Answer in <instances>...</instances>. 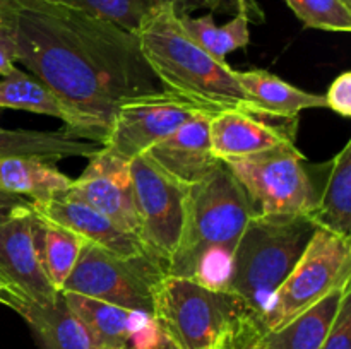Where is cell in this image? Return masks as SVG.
Here are the masks:
<instances>
[{"instance_id": "3", "label": "cell", "mask_w": 351, "mask_h": 349, "mask_svg": "<svg viewBox=\"0 0 351 349\" xmlns=\"http://www.w3.org/2000/svg\"><path fill=\"white\" fill-rule=\"evenodd\" d=\"M141 53L161 89L199 112L243 109L256 115L249 96L226 62L199 47L170 3H156L136 31Z\"/></svg>"}, {"instance_id": "19", "label": "cell", "mask_w": 351, "mask_h": 349, "mask_svg": "<svg viewBox=\"0 0 351 349\" xmlns=\"http://www.w3.org/2000/svg\"><path fill=\"white\" fill-rule=\"evenodd\" d=\"M72 178L62 173L53 161L34 156L0 157V190L45 202L64 194Z\"/></svg>"}, {"instance_id": "29", "label": "cell", "mask_w": 351, "mask_h": 349, "mask_svg": "<svg viewBox=\"0 0 351 349\" xmlns=\"http://www.w3.org/2000/svg\"><path fill=\"white\" fill-rule=\"evenodd\" d=\"M321 349H351V286L343 296L338 315Z\"/></svg>"}, {"instance_id": "7", "label": "cell", "mask_w": 351, "mask_h": 349, "mask_svg": "<svg viewBox=\"0 0 351 349\" xmlns=\"http://www.w3.org/2000/svg\"><path fill=\"white\" fill-rule=\"evenodd\" d=\"M165 276L167 267L149 253L120 257L86 242L60 293L84 294L125 310L153 313L154 291Z\"/></svg>"}, {"instance_id": "34", "label": "cell", "mask_w": 351, "mask_h": 349, "mask_svg": "<svg viewBox=\"0 0 351 349\" xmlns=\"http://www.w3.org/2000/svg\"><path fill=\"white\" fill-rule=\"evenodd\" d=\"M153 349H180L178 348L177 344H175L173 341H171L170 337H168V335H161V339H160V342H158L156 346H154Z\"/></svg>"}, {"instance_id": "5", "label": "cell", "mask_w": 351, "mask_h": 349, "mask_svg": "<svg viewBox=\"0 0 351 349\" xmlns=\"http://www.w3.org/2000/svg\"><path fill=\"white\" fill-rule=\"evenodd\" d=\"M242 185L252 216H308L319 204L331 161L312 164L295 144L223 159Z\"/></svg>"}, {"instance_id": "22", "label": "cell", "mask_w": 351, "mask_h": 349, "mask_svg": "<svg viewBox=\"0 0 351 349\" xmlns=\"http://www.w3.org/2000/svg\"><path fill=\"white\" fill-rule=\"evenodd\" d=\"M308 218L317 228L351 238V140L331 159L324 190Z\"/></svg>"}, {"instance_id": "27", "label": "cell", "mask_w": 351, "mask_h": 349, "mask_svg": "<svg viewBox=\"0 0 351 349\" xmlns=\"http://www.w3.org/2000/svg\"><path fill=\"white\" fill-rule=\"evenodd\" d=\"M53 3L82 9L95 16L108 19L136 33L143 17L156 5V0H47Z\"/></svg>"}, {"instance_id": "26", "label": "cell", "mask_w": 351, "mask_h": 349, "mask_svg": "<svg viewBox=\"0 0 351 349\" xmlns=\"http://www.w3.org/2000/svg\"><path fill=\"white\" fill-rule=\"evenodd\" d=\"M307 27L321 31H351V7L343 0H285Z\"/></svg>"}, {"instance_id": "2", "label": "cell", "mask_w": 351, "mask_h": 349, "mask_svg": "<svg viewBox=\"0 0 351 349\" xmlns=\"http://www.w3.org/2000/svg\"><path fill=\"white\" fill-rule=\"evenodd\" d=\"M250 216L242 185L219 161L208 177L189 187L180 238L167 274L230 291L233 253Z\"/></svg>"}, {"instance_id": "14", "label": "cell", "mask_w": 351, "mask_h": 349, "mask_svg": "<svg viewBox=\"0 0 351 349\" xmlns=\"http://www.w3.org/2000/svg\"><path fill=\"white\" fill-rule=\"evenodd\" d=\"M211 113H197L146 153L165 174L187 188L208 177L219 164L211 149Z\"/></svg>"}, {"instance_id": "31", "label": "cell", "mask_w": 351, "mask_h": 349, "mask_svg": "<svg viewBox=\"0 0 351 349\" xmlns=\"http://www.w3.org/2000/svg\"><path fill=\"white\" fill-rule=\"evenodd\" d=\"M16 67V50L10 31L7 26H0V77L14 74Z\"/></svg>"}, {"instance_id": "6", "label": "cell", "mask_w": 351, "mask_h": 349, "mask_svg": "<svg viewBox=\"0 0 351 349\" xmlns=\"http://www.w3.org/2000/svg\"><path fill=\"white\" fill-rule=\"evenodd\" d=\"M250 313L233 291H218L187 279L167 276L154 291L153 317L180 349H215L242 315Z\"/></svg>"}, {"instance_id": "23", "label": "cell", "mask_w": 351, "mask_h": 349, "mask_svg": "<svg viewBox=\"0 0 351 349\" xmlns=\"http://www.w3.org/2000/svg\"><path fill=\"white\" fill-rule=\"evenodd\" d=\"M178 17L192 40L219 62H226V57L230 53L239 48H245L250 41L247 10H239V14L223 26H218L215 23L213 12L201 17H192L191 14H178Z\"/></svg>"}, {"instance_id": "4", "label": "cell", "mask_w": 351, "mask_h": 349, "mask_svg": "<svg viewBox=\"0 0 351 349\" xmlns=\"http://www.w3.org/2000/svg\"><path fill=\"white\" fill-rule=\"evenodd\" d=\"M315 229L308 216H250L233 253L230 291L242 298L261 327L273 308L278 287Z\"/></svg>"}, {"instance_id": "18", "label": "cell", "mask_w": 351, "mask_h": 349, "mask_svg": "<svg viewBox=\"0 0 351 349\" xmlns=\"http://www.w3.org/2000/svg\"><path fill=\"white\" fill-rule=\"evenodd\" d=\"M0 108L55 116L75 135L93 140L88 125L77 113L72 112L43 82L19 68L14 74L0 79Z\"/></svg>"}, {"instance_id": "39", "label": "cell", "mask_w": 351, "mask_h": 349, "mask_svg": "<svg viewBox=\"0 0 351 349\" xmlns=\"http://www.w3.org/2000/svg\"><path fill=\"white\" fill-rule=\"evenodd\" d=\"M0 284H2V283H0ZM2 287H3V286H2ZM3 291H5V289H3ZM5 298H7V296H5Z\"/></svg>"}, {"instance_id": "30", "label": "cell", "mask_w": 351, "mask_h": 349, "mask_svg": "<svg viewBox=\"0 0 351 349\" xmlns=\"http://www.w3.org/2000/svg\"><path fill=\"white\" fill-rule=\"evenodd\" d=\"M326 106L338 115L351 116V72H343L332 81L328 92L324 94Z\"/></svg>"}, {"instance_id": "8", "label": "cell", "mask_w": 351, "mask_h": 349, "mask_svg": "<svg viewBox=\"0 0 351 349\" xmlns=\"http://www.w3.org/2000/svg\"><path fill=\"white\" fill-rule=\"evenodd\" d=\"M348 283L351 238L317 228L298 262L278 287L273 308L263 324L264 332L281 327Z\"/></svg>"}, {"instance_id": "38", "label": "cell", "mask_w": 351, "mask_h": 349, "mask_svg": "<svg viewBox=\"0 0 351 349\" xmlns=\"http://www.w3.org/2000/svg\"><path fill=\"white\" fill-rule=\"evenodd\" d=\"M343 2H345V3H348V5L351 7V0H343Z\"/></svg>"}, {"instance_id": "21", "label": "cell", "mask_w": 351, "mask_h": 349, "mask_svg": "<svg viewBox=\"0 0 351 349\" xmlns=\"http://www.w3.org/2000/svg\"><path fill=\"white\" fill-rule=\"evenodd\" d=\"M101 144L75 135L71 130L38 132V130H9L0 127V157L34 156L57 161L65 157H91Z\"/></svg>"}, {"instance_id": "35", "label": "cell", "mask_w": 351, "mask_h": 349, "mask_svg": "<svg viewBox=\"0 0 351 349\" xmlns=\"http://www.w3.org/2000/svg\"><path fill=\"white\" fill-rule=\"evenodd\" d=\"M96 349H127L125 346H119V344H99Z\"/></svg>"}, {"instance_id": "25", "label": "cell", "mask_w": 351, "mask_h": 349, "mask_svg": "<svg viewBox=\"0 0 351 349\" xmlns=\"http://www.w3.org/2000/svg\"><path fill=\"white\" fill-rule=\"evenodd\" d=\"M69 307L88 325L99 344L125 346L132 324V311L77 293H62Z\"/></svg>"}, {"instance_id": "28", "label": "cell", "mask_w": 351, "mask_h": 349, "mask_svg": "<svg viewBox=\"0 0 351 349\" xmlns=\"http://www.w3.org/2000/svg\"><path fill=\"white\" fill-rule=\"evenodd\" d=\"M215 349H266L263 327L250 313L242 315L233 322Z\"/></svg>"}, {"instance_id": "13", "label": "cell", "mask_w": 351, "mask_h": 349, "mask_svg": "<svg viewBox=\"0 0 351 349\" xmlns=\"http://www.w3.org/2000/svg\"><path fill=\"white\" fill-rule=\"evenodd\" d=\"M298 118H274L243 109L215 113L209 122L213 154L219 161L242 157L281 144H295Z\"/></svg>"}, {"instance_id": "12", "label": "cell", "mask_w": 351, "mask_h": 349, "mask_svg": "<svg viewBox=\"0 0 351 349\" xmlns=\"http://www.w3.org/2000/svg\"><path fill=\"white\" fill-rule=\"evenodd\" d=\"M82 174L72 180L62 197L81 201L141 240V219L134 202L129 163L99 147Z\"/></svg>"}, {"instance_id": "1", "label": "cell", "mask_w": 351, "mask_h": 349, "mask_svg": "<svg viewBox=\"0 0 351 349\" xmlns=\"http://www.w3.org/2000/svg\"><path fill=\"white\" fill-rule=\"evenodd\" d=\"M10 3L16 62L77 113L98 144L122 103L163 91L132 31L64 3Z\"/></svg>"}, {"instance_id": "36", "label": "cell", "mask_w": 351, "mask_h": 349, "mask_svg": "<svg viewBox=\"0 0 351 349\" xmlns=\"http://www.w3.org/2000/svg\"><path fill=\"white\" fill-rule=\"evenodd\" d=\"M0 303L7 305V298H5V291H3L2 284H0Z\"/></svg>"}, {"instance_id": "20", "label": "cell", "mask_w": 351, "mask_h": 349, "mask_svg": "<svg viewBox=\"0 0 351 349\" xmlns=\"http://www.w3.org/2000/svg\"><path fill=\"white\" fill-rule=\"evenodd\" d=\"M350 286L338 287L285 325L264 332L266 349H321Z\"/></svg>"}, {"instance_id": "9", "label": "cell", "mask_w": 351, "mask_h": 349, "mask_svg": "<svg viewBox=\"0 0 351 349\" xmlns=\"http://www.w3.org/2000/svg\"><path fill=\"white\" fill-rule=\"evenodd\" d=\"M129 173L141 219V242L153 259L168 267L180 238L189 188L165 174L147 154L130 161Z\"/></svg>"}, {"instance_id": "15", "label": "cell", "mask_w": 351, "mask_h": 349, "mask_svg": "<svg viewBox=\"0 0 351 349\" xmlns=\"http://www.w3.org/2000/svg\"><path fill=\"white\" fill-rule=\"evenodd\" d=\"M29 204L38 216L71 229L88 243L108 250L115 255L134 257L147 253L137 236L125 233L112 219L84 202L58 195L50 201Z\"/></svg>"}, {"instance_id": "11", "label": "cell", "mask_w": 351, "mask_h": 349, "mask_svg": "<svg viewBox=\"0 0 351 349\" xmlns=\"http://www.w3.org/2000/svg\"><path fill=\"white\" fill-rule=\"evenodd\" d=\"M197 113V108L165 91L127 99L117 109L101 149L130 163Z\"/></svg>"}, {"instance_id": "16", "label": "cell", "mask_w": 351, "mask_h": 349, "mask_svg": "<svg viewBox=\"0 0 351 349\" xmlns=\"http://www.w3.org/2000/svg\"><path fill=\"white\" fill-rule=\"evenodd\" d=\"M10 308L29 325L38 349H96L99 346L62 293L47 305L16 301Z\"/></svg>"}, {"instance_id": "37", "label": "cell", "mask_w": 351, "mask_h": 349, "mask_svg": "<svg viewBox=\"0 0 351 349\" xmlns=\"http://www.w3.org/2000/svg\"><path fill=\"white\" fill-rule=\"evenodd\" d=\"M237 2H239V9L240 10H247L245 9V0H237Z\"/></svg>"}, {"instance_id": "33", "label": "cell", "mask_w": 351, "mask_h": 349, "mask_svg": "<svg viewBox=\"0 0 351 349\" xmlns=\"http://www.w3.org/2000/svg\"><path fill=\"white\" fill-rule=\"evenodd\" d=\"M27 202L24 197H19V195L7 194V192L0 190V224H2L5 219H9L14 212L19 207L26 205Z\"/></svg>"}, {"instance_id": "10", "label": "cell", "mask_w": 351, "mask_h": 349, "mask_svg": "<svg viewBox=\"0 0 351 349\" xmlns=\"http://www.w3.org/2000/svg\"><path fill=\"white\" fill-rule=\"evenodd\" d=\"M38 235L40 219L29 202L0 224V283L7 307L16 301L47 305L60 293L43 269Z\"/></svg>"}, {"instance_id": "24", "label": "cell", "mask_w": 351, "mask_h": 349, "mask_svg": "<svg viewBox=\"0 0 351 349\" xmlns=\"http://www.w3.org/2000/svg\"><path fill=\"white\" fill-rule=\"evenodd\" d=\"M38 219H40L38 242H40L41 263L51 286L57 291H62L65 281L71 276L77 262L86 240L50 219H45L41 216H38Z\"/></svg>"}, {"instance_id": "32", "label": "cell", "mask_w": 351, "mask_h": 349, "mask_svg": "<svg viewBox=\"0 0 351 349\" xmlns=\"http://www.w3.org/2000/svg\"><path fill=\"white\" fill-rule=\"evenodd\" d=\"M158 3H170L173 5V9L177 10V14H191L192 10L197 9H221L223 5H228V2H235L239 5L237 0H156Z\"/></svg>"}, {"instance_id": "17", "label": "cell", "mask_w": 351, "mask_h": 349, "mask_svg": "<svg viewBox=\"0 0 351 349\" xmlns=\"http://www.w3.org/2000/svg\"><path fill=\"white\" fill-rule=\"evenodd\" d=\"M235 77L245 94L249 96L256 115L274 116V118H298L304 109L328 108L322 94L304 91L288 84L273 72L235 70Z\"/></svg>"}]
</instances>
